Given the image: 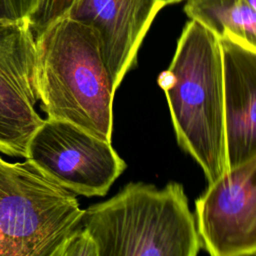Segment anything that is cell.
Here are the masks:
<instances>
[{
  "label": "cell",
  "instance_id": "cell-1",
  "mask_svg": "<svg viewBox=\"0 0 256 256\" xmlns=\"http://www.w3.org/2000/svg\"><path fill=\"white\" fill-rule=\"evenodd\" d=\"M35 88L46 118L111 142L116 92L94 30L63 15L35 35Z\"/></svg>",
  "mask_w": 256,
  "mask_h": 256
},
{
  "label": "cell",
  "instance_id": "cell-2",
  "mask_svg": "<svg viewBox=\"0 0 256 256\" xmlns=\"http://www.w3.org/2000/svg\"><path fill=\"white\" fill-rule=\"evenodd\" d=\"M158 83L165 92L179 145L200 165L208 183H213L229 170L220 39L190 19Z\"/></svg>",
  "mask_w": 256,
  "mask_h": 256
},
{
  "label": "cell",
  "instance_id": "cell-3",
  "mask_svg": "<svg viewBox=\"0 0 256 256\" xmlns=\"http://www.w3.org/2000/svg\"><path fill=\"white\" fill-rule=\"evenodd\" d=\"M81 228L97 256H195L202 246L183 186L129 183L83 210Z\"/></svg>",
  "mask_w": 256,
  "mask_h": 256
},
{
  "label": "cell",
  "instance_id": "cell-4",
  "mask_svg": "<svg viewBox=\"0 0 256 256\" xmlns=\"http://www.w3.org/2000/svg\"><path fill=\"white\" fill-rule=\"evenodd\" d=\"M25 159L74 194L87 197L104 196L126 168L111 142L48 118L30 137Z\"/></svg>",
  "mask_w": 256,
  "mask_h": 256
},
{
  "label": "cell",
  "instance_id": "cell-5",
  "mask_svg": "<svg viewBox=\"0 0 256 256\" xmlns=\"http://www.w3.org/2000/svg\"><path fill=\"white\" fill-rule=\"evenodd\" d=\"M195 212L209 254H256V154L210 183L196 200Z\"/></svg>",
  "mask_w": 256,
  "mask_h": 256
},
{
  "label": "cell",
  "instance_id": "cell-6",
  "mask_svg": "<svg viewBox=\"0 0 256 256\" xmlns=\"http://www.w3.org/2000/svg\"><path fill=\"white\" fill-rule=\"evenodd\" d=\"M35 36L28 19L0 18V152L26 158L44 120L36 110Z\"/></svg>",
  "mask_w": 256,
  "mask_h": 256
},
{
  "label": "cell",
  "instance_id": "cell-7",
  "mask_svg": "<svg viewBox=\"0 0 256 256\" xmlns=\"http://www.w3.org/2000/svg\"><path fill=\"white\" fill-rule=\"evenodd\" d=\"M160 0H77L65 15L90 26L115 90L136 63L137 52Z\"/></svg>",
  "mask_w": 256,
  "mask_h": 256
},
{
  "label": "cell",
  "instance_id": "cell-8",
  "mask_svg": "<svg viewBox=\"0 0 256 256\" xmlns=\"http://www.w3.org/2000/svg\"><path fill=\"white\" fill-rule=\"evenodd\" d=\"M228 167L256 154V51L220 39Z\"/></svg>",
  "mask_w": 256,
  "mask_h": 256
},
{
  "label": "cell",
  "instance_id": "cell-9",
  "mask_svg": "<svg viewBox=\"0 0 256 256\" xmlns=\"http://www.w3.org/2000/svg\"><path fill=\"white\" fill-rule=\"evenodd\" d=\"M184 12L219 39L256 51V11L245 0H187Z\"/></svg>",
  "mask_w": 256,
  "mask_h": 256
},
{
  "label": "cell",
  "instance_id": "cell-10",
  "mask_svg": "<svg viewBox=\"0 0 256 256\" xmlns=\"http://www.w3.org/2000/svg\"><path fill=\"white\" fill-rule=\"evenodd\" d=\"M77 0H39L28 21L34 36L53 21L65 15Z\"/></svg>",
  "mask_w": 256,
  "mask_h": 256
},
{
  "label": "cell",
  "instance_id": "cell-11",
  "mask_svg": "<svg viewBox=\"0 0 256 256\" xmlns=\"http://www.w3.org/2000/svg\"><path fill=\"white\" fill-rule=\"evenodd\" d=\"M24 166L22 162H8L0 156V213L3 207V200L6 192L18 177ZM0 256H10L9 250L0 234Z\"/></svg>",
  "mask_w": 256,
  "mask_h": 256
},
{
  "label": "cell",
  "instance_id": "cell-12",
  "mask_svg": "<svg viewBox=\"0 0 256 256\" xmlns=\"http://www.w3.org/2000/svg\"><path fill=\"white\" fill-rule=\"evenodd\" d=\"M39 0H0V18L8 20L29 19Z\"/></svg>",
  "mask_w": 256,
  "mask_h": 256
},
{
  "label": "cell",
  "instance_id": "cell-13",
  "mask_svg": "<svg viewBox=\"0 0 256 256\" xmlns=\"http://www.w3.org/2000/svg\"><path fill=\"white\" fill-rule=\"evenodd\" d=\"M179 1H181V0H160V2H161L164 6H166V5H168V4L176 3V2H179Z\"/></svg>",
  "mask_w": 256,
  "mask_h": 256
},
{
  "label": "cell",
  "instance_id": "cell-14",
  "mask_svg": "<svg viewBox=\"0 0 256 256\" xmlns=\"http://www.w3.org/2000/svg\"><path fill=\"white\" fill-rule=\"evenodd\" d=\"M256 11V0H245Z\"/></svg>",
  "mask_w": 256,
  "mask_h": 256
}]
</instances>
